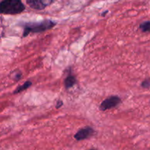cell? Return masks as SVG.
Masks as SVG:
<instances>
[{
	"label": "cell",
	"mask_w": 150,
	"mask_h": 150,
	"mask_svg": "<svg viewBox=\"0 0 150 150\" xmlns=\"http://www.w3.org/2000/svg\"><path fill=\"white\" fill-rule=\"evenodd\" d=\"M57 23L51 20H45L36 23H23V37H26L30 33H41L49 30L56 26Z\"/></svg>",
	"instance_id": "cell-1"
},
{
	"label": "cell",
	"mask_w": 150,
	"mask_h": 150,
	"mask_svg": "<svg viewBox=\"0 0 150 150\" xmlns=\"http://www.w3.org/2000/svg\"><path fill=\"white\" fill-rule=\"evenodd\" d=\"M25 10L21 0H3L0 2V14L16 15Z\"/></svg>",
	"instance_id": "cell-2"
},
{
	"label": "cell",
	"mask_w": 150,
	"mask_h": 150,
	"mask_svg": "<svg viewBox=\"0 0 150 150\" xmlns=\"http://www.w3.org/2000/svg\"><path fill=\"white\" fill-rule=\"evenodd\" d=\"M121 98L118 96H111L105 99L102 102V103L100 105V109L103 111H105L106 110L111 109L117 106L119 104L121 103Z\"/></svg>",
	"instance_id": "cell-3"
},
{
	"label": "cell",
	"mask_w": 150,
	"mask_h": 150,
	"mask_svg": "<svg viewBox=\"0 0 150 150\" xmlns=\"http://www.w3.org/2000/svg\"><path fill=\"white\" fill-rule=\"evenodd\" d=\"M95 133V130L92 127L87 126V127H83V129L79 130L77 133L75 134L74 138L77 141H82L84 139H87L92 136Z\"/></svg>",
	"instance_id": "cell-4"
},
{
	"label": "cell",
	"mask_w": 150,
	"mask_h": 150,
	"mask_svg": "<svg viewBox=\"0 0 150 150\" xmlns=\"http://www.w3.org/2000/svg\"><path fill=\"white\" fill-rule=\"evenodd\" d=\"M54 0H26L29 7L35 10H42L49 6Z\"/></svg>",
	"instance_id": "cell-5"
},
{
	"label": "cell",
	"mask_w": 150,
	"mask_h": 150,
	"mask_svg": "<svg viewBox=\"0 0 150 150\" xmlns=\"http://www.w3.org/2000/svg\"><path fill=\"white\" fill-rule=\"evenodd\" d=\"M76 83V76L73 75H69L64 80V86L66 89H70L72 86H74Z\"/></svg>",
	"instance_id": "cell-6"
},
{
	"label": "cell",
	"mask_w": 150,
	"mask_h": 150,
	"mask_svg": "<svg viewBox=\"0 0 150 150\" xmlns=\"http://www.w3.org/2000/svg\"><path fill=\"white\" fill-rule=\"evenodd\" d=\"M32 83L30 81H27L25 82L23 85H21V86H19L18 87L17 89L14 91V92H13V93L17 94V93H19V92H23V91L26 90V89H27L28 88L30 87V86H32Z\"/></svg>",
	"instance_id": "cell-7"
},
{
	"label": "cell",
	"mask_w": 150,
	"mask_h": 150,
	"mask_svg": "<svg viewBox=\"0 0 150 150\" xmlns=\"http://www.w3.org/2000/svg\"><path fill=\"white\" fill-rule=\"evenodd\" d=\"M139 29L143 32H150V21L143 22L139 26Z\"/></svg>",
	"instance_id": "cell-8"
},
{
	"label": "cell",
	"mask_w": 150,
	"mask_h": 150,
	"mask_svg": "<svg viewBox=\"0 0 150 150\" xmlns=\"http://www.w3.org/2000/svg\"><path fill=\"white\" fill-rule=\"evenodd\" d=\"M142 86H143L144 88H149L150 86V83L149 81H143V83H142Z\"/></svg>",
	"instance_id": "cell-9"
},
{
	"label": "cell",
	"mask_w": 150,
	"mask_h": 150,
	"mask_svg": "<svg viewBox=\"0 0 150 150\" xmlns=\"http://www.w3.org/2000/svg\"><path fill=\"white\" fill-rule=\"evenodd\" d=\"M62 105H63V102L59 100L57 101V105H56V108H61V107L62 106Z\"/></svg>",
	"instance_id": "cell-10"
},
{
	"label": "cell",
	"mask_w": 150,
	"mask_h": 150,
	"mask_svg": "<svg viewBox=\"0 0 150 150\" xmlns=\"http://www.w3.org/2000/svg\"><path fill=\"white\" fill-rule=\"evenodd\" d=\"M21 77H22L21 73H18V74L16 75V78H15V80H16V81L20 80V79H21Z\"/></svg>",
	"instance_id": "cell-11"
},
{
	"label": "cell",
	"mask_w": 150,
	"mask_h": 150,
	"mask_svg": "<svg viewBox=\"0 0 150 150\" xmlns=\"http://www.w3.org/2000/svg\"><path fill=\"white\" fill-rule=\"evenodd\" d=\"M91 150H95V149H91Z\"/></svg>",
	"instance_id": "cell-12"
}]
</instances>
